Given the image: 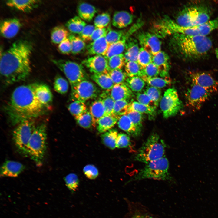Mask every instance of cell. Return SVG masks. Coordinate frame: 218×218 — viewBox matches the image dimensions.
Masks as SVG:
<instances>
[{
    "instance_id": "obj_13",
    "label": "cell",
    "mask_w": 218,
    "mask_h": 218,
    "mask_svg": "<svg viewBox=\"0 0 218 218\" xmlns=\"http://www.w3.org/2000/svg\"><path fill=\"white\" fill-rule=\"evenodd\" d=\"M136 36L141 47L152 56L161 51V43L159 38L152 33L140 32L137 34Z\"/></svg>"
},
{
    "instance_id": "obj_38",
    "label": "cell",
    "mask_w": 218,
    "mask_h": 218,
    "mask_svg": "<svg viewBox=\"0 0 218 218\" xmlns=\"http://www.w3.org/2000/svg\"><path fill=\"white\" fill-rule=\"evenodd\" d=\"M155 110L136 101L130 103L129 109V110H134L142 114H147L150 119H153L155 117L156 114Z\"/></svg>"
},
{
    "instance_id": "obj_40",
    "label": "cell",
    "mask_w": 218,
    "mask_h": 218,
    "mask_svg": "<svg viewBox=\"0 0 218 218\" xmlns=\"http://www.w3.org/2000/svg\"><path fill=\"white\" fill-rule=\"evenodd\" d=\"M126 84L132 91L137 93L141 91L145 85V82L140 77H128Z\"/></svg>"
},
{
    "instance_id": "obj_37",
    "label": "cell",
    "mask_w": 218,
    "mask_h": 218,
    "mask_svg": "<svg viewBox=\"0 0 218 218\" xmlns=\"http://www.w3.org/2000/svg\"><path fill=\"white\" fill-rule=\"evenodd\" d=\"M141 78L150 86L159 88L165 87L171 82V80L168 77L162 78L157 77L148 78L143 76Z\"/></svg>"
},
{
    "instance_id": "obj_55",
    "label": "cell",
    "mask_w": 218,
    "mask_h": 218,
    "mask_svg": "<svg viewBox=\"0 0 218 218\" xmlns=\"http://www.w3.org/2000/svg\"><path fill=\"white\" fill-rule=\"evenodd\" d=\"M130 144V138L129 135L123 133L118 134L116 143V147L127 148Z\"/></svg>"
},
{
    "instance_id": "obj_33",
    "label": "cell",
    "mask_w": 218,
    "mask_h": 218,
    "mask_svg": "<svg viewBox=\"0 0 218 218\" xmlns=\"http://www.w3.org/2000/svg\"><path fill=\"white\" fill-rule=\"evenodd\" d=\"M68 38L71 42L72 54L74 55L79 54L86 49L87 45L85 42L79 36L71 34L69 35Z\"/></svg>"
},
{
    "instance_id": "obj_53",
    "label": "cell",
    "mask_w": 218,
    "mask_h": 218,
    "mask_svg": "<svg viewBox=\"0 0 218 218\" xmlns=\"http://www.w3.org/2000/svg\"><path fill=\"white\" fill-rule=\"evenodd\" d=\"M136 99L137 102L155 109L157 106L149 96L146 93H137Z\"/></svg>"
},
{
    "instance_id": "obj_57",
    "label": "cell",
    "mask_w": 218,
    "mask_h": 218,
    "mask_svg": "<svg viewBox=\"0 0 218 218\" xmlns=\"http://www.w3.org/2000/svg\"><path fill=\"white\" fill-rule=\"evenodd\" d=\"M83 171L87 177L91 179L96 178L99 174L97 169L93 165L85 166L83 169Z\"/></svg>"
},
{
    "instance_id": "obj_9",
    "label": "cell",
    "mask_w": 218,
    "mask_h": 218,
    "mask_svg": "<svg viewBox=\"0 0 218 218\" xmlns=\"http://www.w3.org/2000/svg\"><path fill=\"white\" fill-rule=\"evenodd\" d=\"M52 62L65 74L71 88L82 81L87 79L83 65L68 60L53 59Z\"/></svg>"
},
{
    "instance_id": "obj_35",
    "label": "cell",
    "mask_w": 218,
    "mask_h": 218,
    "mask_svg": "<svg viewBox=\"0 0 218 218\" xmlns=\"http://www.w3.org/2000/svg\"><path fill=\"white\" fill-rule=\"evenodd\" d=\"M68 109L76 120L88 110L84 102L78 100L74 101L70 103Z\"/></svg>"
},
{
    "instance_id": "obj_34",
    "label": "cell",
    "mask_w": 218,
    "mask_h": 218,
    "mask_svg": "<svg viewBox=\"0 0 218 218\" xmlns=\"http://www.w3.org/2000/svg\"><path fill=\"white\" fill-rule=\"evenodd\" d=\"M69 35L68 32L64 27L57 26L53 28L51 31V39L53 43L59 44L68 38Z\"/></svg>"
},
{
    "instance_id": "obj_2",
    "label": "cell",
    "mask_w": 218,
    "mask_h": 218,
    "mask_svg": "<svg viewBox=\"0 0 218 218\" xmlns=\"http://www.w3.org/2000/svg\"><path fill=\"white\" fill-rule=\"evenodd\" d=\"M38 84L21 85L13 91L5 109L12 125H17L24 121L37 118L43 115L48 109L36 96L35 90Z\"/></svg>"
},
{
    "instance_id": "obj_47",
    "label": "cell",
    "mask_w": 218,
    "mask_h": 218,
    "mask_svg": "<svg viewBox=\"0 0 218 218\" xmlns=\"http://www.w3.org/2000/svg\"><path fill=\"white\" fill-rule=\"evenodd\" d=\"M152 55L143 48H140L137 62L143 68L152 62Z\"/></svg>"
},
{
    "instance_id": "obj_24",
    "label": "cell",
    "mask_w": 218,
    "mask_h": 218,
    "mask_svg": "<svg viewBox=\"0 0 218 218\" xmlns=\"http://www.w3.org/2000/svg\"><path fill=\"white\" fill-rule=\"evenodd\" d=\"M134 18L133 15L125 11L115 12L112 21L113 25L119 28L126 27L131 24Z\"/></svg>"
},
{
    "instance_id": "obj_8",
    "label": "cell",
    "mask_w": 218,
    "mask_h": 218,
    "mask_svg": "<svg viewBox=\"0 0 218 218\" xmlns=\"http://www.w3.org/2000/svg\"><path fill=\"white\" fill-rule=\"evenodd\" d=\"M36 127L34 119H28L18 124L13 131L15 145L18 151L24 155H28V145Z\"/></svg>"
},
{
    "instance_id": "obj_31",
    "label": "cell",
    "mask_w": 218,
    "mask_h": 218,
    "mask_svg": "<svg viewBox=\"0 0 218 218\" xmlns=\"http://www.w3.org/2000/svg\"><path fill=\"white\" fill-rule=\"evenodd\" d=\"M87 25L86 23L78 16H75L68 21L65 26L71 33L79 34Z\"/></svg>"
},
{
    "instance_id": "obj_44",
    "label": "cell",
    "mask_w": 218,
    "mask_h": 218,
    "mask_svg": "<svg viewBox=\"0 0 218 218\" xmlns=\"http://www.w3.org/2000/svg\"><path fill=\"white\" fill-rule=\"evenodd\" d=\"M54 88L58 93L64 94L66 93L68 89L69 84L68 81L60 75H57L55 78L54 82Z\"/></svg>"
},
{
    "instance_id": "obj_7",
    "label": "cell",
    "mask_w": 218,
    "mask_h": 218,
    "mask_svg": "<svg viewBox=\"0 0 218 218\" xmlns=\"http://www.w3.org/2000/svg\"><path fill=\"white\" fill-rule=\"evenodd\" d=\"M169 162L165 156L156 160L150 162L141 169L133 177L132 180L152 179L166 180L172 178L169 172Z\"/></svg>"
},
{
    "instance_id": "obj_6",
    "label": "cell",
    "mask_w": 218,
    "mask_h": 218,
    "mask_svg": "<svg viewBox=\"0 0 218 218\" xmlns=\"http://www.w3.org/2000/svg\"><path fill=\"white\" fill-rule=\"evenodd\" d=\"M47 126L42 123L36 126L29 141L27 154L37 165L43 162L47 149Z\"/></svg>"
},
{
    "instance_id": "obj_11",
    "label": "cell",
    "mask_w": 218,
    "mask_h": 218,
    "mask_svg": "<svg viewBox=\"0 0 218 218\" xmlns=\"http://www.w3.org/2000/svg\"><path fill=\"white\" fill-rule=\"evenodd\" d=\"M71 97L74 101L84 102L96 97L100 91L97 86L87 79L81 81L71 88Z\"/></svg>"
},
{
    "instance_id": "obj_51",
    "label": "cell",
    "mask_w": 218,
    "mask_h": 218,
    "mask_svg": "<svg viewBox=\"0 0 218 218\" xmlns=\"http://www.w3.org/2000/svg\"><path fill=\"white\" fill-rule=\"evenodd\" d=\"M125 33L123 31L113 30L110 28L105 35L106 39L110 45L121 40Z\"/></svg>"
},
{
    "instance_id": "obj_16",
    "label": "cell",
    "mask_w": 218,
    "mask_h": 218,
    "mask_svg": "<svg viewBox=\"0 0 218 218\" xmlns=\"http://www.w3.org/2000/svg\"><path fill=\"white\" fill-rule=\"evenodd\" d=\"M21 26L20 21L17 18L5 20L1 22L0 24L1 35L6 38H12L17 34Z\"/></svg>"
},
{
    "instance_id": "obj_54",
    "label": "cell",
    "mask_w": 218,
    "mask_h": 218,
    "mask_svg": "<svg viewBox=\"0 0 218 218\" xmlns=\"http://www.w3.org/2000/svg\"><path fill=\"white\" fill-rule=\"evenodd\" d=\"M143 76L148 78L156 77L160 74L158 68L152 62L143 68Z\"/></svg>"
},
{
    "instance_id": "obj_60",
    "label": "cell",
    "mask_w": 218,
    "mask_h": 218,
    "mask_svg": "<svg viewBox=\"0 0 218 218\" xmlns=\"http://www.w3.org/2000/svg\"><path fill=\"white\" fill-rule=\"evenodd\" d=\"M215 52L216 56L218 59V47L216 49Z\"/></svg>"
},
{
    "instance_id": "obj_49",
    "label": "cell",
    "mask_w": 218,
    "mask_h": 218,
    "mask_svg": "<svg viewBox=\"0 0 218 218\" xmlns=\"http://www.w3.org/2000/svg\"><path fill=\"white\" fill-rule=\"evenodd\" d=\"M110 21V15L107 13H103L95 17L94 20V24L96 28H104L109 25Z\"/></svg>"
},
{
    "instance_id": "obj_43",
    "label": "cell",
    "mask_w": 218,
    "mask_h": 218,
    "mask_svg": "<svg viewBox=\"0 0 218 218\" xmlns=\"http://www.w3.org/2000/svg\"><path fill=\"white\" fill-rule=\"evenodd\" d=\"M125 64L123 54L107 59L108 72L116 69H121Z\"/></svg>"
},
{
    "instance_id": "obj_42",
    "label": "cell",
    "mask_w": 218,
    "mask_h": 218,
    "mask_svg": "<svg viewBox=\"0 0 218 218\" xmlns=\"http://www.w3.org/2000/svg\"><path fill=\"white\" fill-rule=\"evenodd\" d=\"M78 124L81 127L88 129L94 127L97 123L89 111L87 110L76 120Z\"/></svg>"
},
{
    "instance_id": "obj_5",
    "label": "cell",
    "mask_w": 218,
    "mask_h": 218,
    "mask_svg": "<svg viewBox=\"0 0 218 218\" xmlns=\"http://www.w3.org/2000/svg\"><path fill=\"white\" fill-rule=\"evenodd\" d=\"M210 15V11L206 5H191L185 7L180 12L175 21L181 26L191 27L208 21Z\"/></svg>"
},
{
    "instance_id": "obj_18",
    "label": "cell",
    "mask_w": 218,
    "mask_h": 218,
    "mask_svg": "<svg viewBox=\"0 0 218 218\" xmlns=\"http://www.w3.org/2000/svg\"><path fill=\"white\" fill-rule=\"evenodd\" d=\"M106 92L115 101L127 100L132 97V91L126 83L114 84L110 90Z\"/></svg>"
},
{
    "instance_id": "obj_25",
    "label": "cell",
    "mask_w": 218,
    "mask_h": 218,
    "mask_svg": "<svg viewBox=\"0 0 218 218\" xmlns=\"http://www.w3.org/2000/svg\"><path fill=\"white\" fill-rule=\"evenodd\" d=\"M36 97L40 102L49 108L53 99L50 89L47 85L38 83L35 90Z\"/></svg>"
},
{
    "instance_id": "obj_3",
    "label": "cell",
    "mask_w": 218,
    "mask_h": 218,
    "mask_svg": "<svg viewBox=\"0 0 218 218\" xmlns=\"http://www.w3.org/2000/svg\"><path fill=\"white\" fill-rule=\"evenodd\" d=\"M172 45L180 57L194 61L205 56L211 49L212 43L207 36L175 34L173 35Z\"/></svg>"
},
{
    "instance_id": "obj_23",
    "label": "cell",
    "mask_w": 218,
    "mask_h": 218,
    "mask_svg": "<svg viewBox=\"0 0 218 218\" xmlns=\"http://www.w3.org/2000/svg\"><path fill=\"white\" fill-rule=\"evenodd\" d=\"M140 48L137 39L130 37L128 39L124 54L125 63L128 61L137 62Z\"/></svg>"
},
{
    "instance_id": "obj_32",
    "label": "cell",
    "mask_w": 218,
    "mask_h": 218,
    "mask_svg": "<svg viewBox=\"0 0 218 218\" xmlns=\"http://www.w3.org/2000/svg\"><path fill=\"white\" fill-rule=\"evenodd\" d=\"M89 111L96 123L100 118L106 115L104 107L100 98L91 104Z\"/></svg>"
},
{
    "instance_id": "obj_52",
    "label": "cell",
    "mask_w": 218,
    "mask_h": 218,
    "mask_svg": "<svg viewBox=\"0 0 218 218\" xmlns=\"http://www.w3.org/2000/svg\"><path fill=\"white\" fill-rule=\"evenodd\" d=\"M66 185L72 191H75L79 185V181L78 176L74 173L67 175L64 178Z\"/></svg>"
},
{
    "instance_id": "obj_36",
    "label": "cell",
    "mask_w": 218,
    "mask_h": 218,
    "mask_svg": "<svg viewBox=\"0 0 218 218\" xmlns=\"http://www.w3.org/2000/svg\"><path fill=\"white\" fill-rule=\"evenodd\" d=\"M117 131L115 129H110L101 135L102 141L104 144L111 149L116 147L118 136Z\"/></svg>"
},
{
    "instance_id": "obj_27",
    "label": "cell",
    "mask_w": 218,
    "mask_h": 218,
    "mask_svg": "<svg viewBox=\"0 0 218 218\" xmlns=\"http://www.w3.org/2000/svg\"><path fill=\"white\" fill-rule=\"evenodd\" d=\"M38 1L33 0H10L6 1V5L23 12L30 11L35 6Z\"/></svg>"
},
{
    "instance_id": "obj_28",
    "label": "cell",
    "mask_w": 218,
    "mask_h": 218,
    "mask_svg": "<svg viewBox=\"0 0 218 218\" xmlns=\"http://www.w3.org/2000/svg\"><path fill=\"white\" fill-rule=\"evenodd\" d=\"M119 117L112 114L106 115L101 117L97 123L98 132L103 133L111 129L117 123Z\"/></svg>"
},
{
    "instance_id": "obj_30",
    "label": "cell",
    "mask_w": 218,
    "mask_h": 218,
    "mask_svg": "<svg viewBox=\"0 0 218 218\" xmlns=\"http://www.w3.org/2000/svg\"><path fill=\"white\" fill-rule=\"evenodd\" d=\"M119 127L133 137L138 136L135 127L126 114L120 116L117 122Z\"/></svg>"
},
{
    "instance_id": "obj_17",
    "label": "cell",
    "mask_w": 218,
    "mask_h": 218,
    "mask_svg": "<svg viewBox=\"0 0 218 218\" xmlns=\"http://www.w3.org/2000/svg\"><path fill=\"white\" fill-rule=\"evenodd\" d=\"M25 166L19 162L10 160L5 161L1 167V177H16L25 169Z\"/></svg>"
},
{
    "instance_id": "obj_48",
    "label": "cell",
    "mask_w": 218,
    "mask_h": 218,
    "mask_svg": "<svg viewBox=\"0 0 218 218\" xmlns=\"http://www.w3.org/2000/svg\"><path fill=\"white\" fill-rule=\"evenodd\" d=\"M100 97V98L102 101L106 115L113 114L115 101L105 91L101 95Z\"/></svg>"
},
{
    "instance_id": "obj_14",
    "label": "cell",
    "mask_w": 218,
    "mask_h": 218,
    "mask_svg": "<svg viewBox=\"0 0 218 218\" xmlns=\"http://www.w3.org/2000/svg\"><path fill=\"white\" fill-rule=\"evenodd\" d=\"M189 75L192 84L198 85L213 92L218 90V81L210 74L204 72L191 71Z\"/></svg>"
},
{
    "instance_id": "obj_22",
    "label": "cell",
    "mask_w": 218,
    "mask_h": 218,
    "mask_svg": "<svg viewBox=\"0 0 218 218\" xmlns=\"http://www.w3.org/2000/svg\"><path fill=\"white\" fill-rule=\"evenodd\" d=\"M152 62L156 66L162 78L168 77L169 65V57L166 53L161 51L153 56Z\"/></svg>"
},
{
    "instance_id": "obj_15",
    "label": "cell",
    "mask_w": 218,
    "mask_h": 218,
    "mask_svg": "<svg viewBox=\"0 0 218 218\" xmlns=\"http://www.w3.org/2000/svg\"><path fill=\"white\" fill-rule=\"evenodd\" d=\"M82 64L92 74L108 73L107 59L105 56L94 55L82 61Z\"/></svg>"
},
{
    "instance_id": "obj_39",
    "label": "cell",
    "mask_w": 218,
    "mask_h": 218,
    "mask_svg": "<svg viewBox=\"0 0 218 218\" xmlns=\"http://www.w3.org/2000/svg\"><path fill=\"white\" fill-rule=\"evenodd\" d=\"M124 70L128 77H141L143 75V68L136 61H128L124 65Z\"/></svg>"
},
{
    "instance_id": "obj_41",
    "label": "cell",
    "mask_w": 218,
    "mask_h": 218,
    "mask_svg": "<svg viewBox=\"0 0 218 218\" xmlns=\"http://www.w3.org/2000/svg\"><path fill=\"white\" fill-rule=\"evenodd\" d=\"M127 114L129 117L134 126L137 136L140 135L142 127V114L134 110H129Z\"/></svg>"
},
{
    "instance_id": "obj_58",
    "label": "cell",
    "mask_w": 218,
    "mask_h": 218,
    "mask_svg": "<svg viewBox=\"0 0 218 218\" xmlns=\"http://www.w3.org/2000/svg\"><path fill=\"white\" fill-rule=\"evenodd\" d=\"M58 48L61 53L64 54H68L71 52V45L69 39L68 38L61 42L59 44Z\"/></svg>"
},
{
    "instance_id": "obj_12",
    "label": "cell",
    "mask_w": 218,
    "mask_h": 218,
    "mask_svg": "<svg viewBox=\"0 0 218 218\" xmlns=\"http://www.w3.org/2000/svg\"><path fill=\"white\" fill-rule=\"evenodd\" d=\"M213 93L209 90L191 83L185 94L187 104L193 110H198Z\"/></svg>"
},
{
    "instance_id": "obj_45",
    "label": "cell",
    "mask_w": 218,
    "mask_h": 218,
    "mask_svg": "<svg viewBox=\"0 0 218 218\" xmlns=\"http://www.w3.org/2000/svg\"><path fill=\"white\" fill-rule=\"evenodd\" d=\"M130 103L127 100L115 101L113 114L116 116H120L127 114L129 110Z\"/></svg>"
},
{
    "instance_id": "obj_19",
    "label": "cell",
    "mask_w": 218,
    "mask_h": 218,
    "mask_svg": "<svg viewBox=\"0 0 218 218\" xmlns=\"http://www.w3.org/2000/svg\"><path fill=\"white\" fill-rule=\"evenodd\" d=\"M134 32V30L130 28L127 32L125 33L121 40L109 45L105 56L108 59L114 56L122 54L125 51L127 40Z\"/></svg>"
},
{
    "instance_id": "obj_50",
    "label": "cell",
    "mask_w": 218,
    "mask_h": 218,
    "mask_svg": "<svg viewBox=\"0 0 218 218\" xmlns=\"http://www.w3.org/2000/svg\"><path fill=\"white\" fill-rule=\"evenodd\" d=\"M144 92L149 96L157 107L162 98L160 88L150 86L147 88Z\"/></svg>"
},
{
    "instance_id": "obj_4",
    "label": "cell",
    "mask_w": 218,
    "mask_h": 218,
    "mask_svg": "<svg viewBox=\"0 0 218 218\" xmlns=\"http://www.w3.org/2000/svg\"><path fill=\"white\" fill-rule=\"evenodd\" d=\"M166 145L156 133L151 134L143 144L134 157V160L147 164L163 157Z\"/></svg>"
},
{
    "instance_id": "obj_29",
    "label": "cell",
    "mask_w": 218,
    "mask_h": 218,
    "mask_svg": "<svg viewBox=\"0 0 218 218\" xmlns=\"http://www.w3.org/2000/svg\"><path fill=\"white\" fill-rule=\"evenodd\" d=\"M91 78L101 88L106 91L110 90L114 85L108 73L92 74Z\"/></svg>"
},
{
    "instance_id": "obj_59",
    "label": "cell",
    "mask_w": 218,
    "mask_h": 218,
    "mask_svg": "<svg viewBox=\"0 0 218 218\" xmlns=\"http://www.w3.org/2000/svg\"><path fill=\"white\" fill-rule=\"evenodd\" d=\"M110 28V27L104 28H96L92 35L91 41H94L102 37L105 36Z\"/></svg>"
},
{
    "instance_id": "obj_1",
    "label": "cell",
    "mask_w": 218,
    "mask_h": 218,
    "mask_svg": "<svg viewBox=\"0 0 218 218\" xmlns=\"http://www.w3.org/2000/svg\"><path fill=\"white\" fill-rule=\"evenodd\" d=\"M31 45L24 40L14 42L1 56L0 71L2 82L10 85L25 80L31 71Z\"/></svg>"
},
{
    "instance_id": "obj_56",
    "label": "cell",
    "mask_w": 218,
    "mask_h": 218,
    "mask_svg": "<svg viewBox=\"0 0 218 218\" xmlns=\"http://www.w3.org/2000/svg\"><path fill=\"white\" fill-rule=\"evenodd\" d=\"M96 28L94 25H87L79 34V36L85 42L90 41L92 35Z\"/></svg>"
},
{
    "instance_id": "obj_26",
    "label": "cell",
    "mask_w": 218,
    "mask_h": 218,
    "mask_svg": "<svg viewBox=\"0 0 218 218\" xmlns=\"http://www.w3.org/2000/svg\"><path fill=\"white\" fill-rule=\"evenodd\" d=\"M77 8L78 16L83 20L88 21L93 19L97 12L94 6L85 2L80 3Z\"/></svg>"
},
{
    "instance_id": "obj_21",
    "label": "cell",
    "mask_w": 218,
    "mask_h": 218,
    "mask_svg": "<svg viewBox=\"0 0 218 218\" xmlns=\"http://www.w3.org/2000/svg\"><path fill=\"white\" fill-rule=\"evenodd\" d=\"M109 45L104 36L87 45V53L90 55L105 56Z\"/></svg>"
},
{
    "instance_id": "obj_20",
    "label": "cell",
    "mask_w": 218,
    "mask_h": 218,
    "mask_svg": "<svg viewBox=\"0 0 218 218\" xmlns=\"http://www.w3.org/2000/svg\"><path fill=\"white\" fill-rule=\"evenodd\" d=\"M128 207L127 218H157L145 206L139 203L130 202Z\"/></svg>"
},
{
    "instance_id": "obj_46",
    "label": "cell",
    "mask_w": 218,
    "mask_h": 218,
    "mask_svg": "<svg viewBox=\"0 0 218 218\" xmlns=\"http://www.w3.org/2000/svg\"><path fill=\"white\" fill-rule=\"evenodd\" d=\"M108 74L114 84L124 83L127 78L125 71L122 69H116L109 71Z\"/></svg>"
},
{
    "instance_id": "obj_10",
    "label": "cell",
    "mask_w": 218,
    "mask_h": 218,
    "mask_svg": "<svg viewBox=\"0 0 218 218\" xmlns=\"http://www.w3.org/2000/svg\"><path fill=\"white\" fill-rule=\"evenodd\" d=\"M160 106L165 118L178 113L182 107V104L175 89L169 88L166 91L160 102Z\"/></svg>"
}]
</instances>
